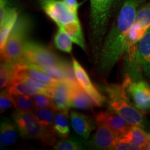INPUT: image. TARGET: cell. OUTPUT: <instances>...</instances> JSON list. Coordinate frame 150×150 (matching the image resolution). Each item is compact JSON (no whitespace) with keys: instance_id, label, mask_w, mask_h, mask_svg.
I'll use <instances>...</instances> for the list:
<instances>
[{"instance_id":"6da1fadb","label":"cell","mask_w":150,"mask_h":150,"mask_svg":"<svg viewBox=\"0 0 150 150\" xmlns=\"http://www.w3.org/2000/svg\"><path fill=\"white\" fill-rule=\"evenodd\" d=\"M138 6L136 0L123 4L117 20L110 29L98 56V69L103 75L109 74L125 54L127 35L134 23Z\"/></svg>"},{"instance_id":"7a4b0ae2","label":"cell","mask_w":150,"mask_h":150,"mask_svg":"<svg viewBox=\"0 0 150 150\" xmlns=\"http://www.w3.org/2000/svg\"><path fill=\"white\" fill-rule=\"evenodd\" d=\"M104 89L108 97L109 109L122 117L131 126L147 128V122L145 116L129 100L123 84H109L104 86Z\"/></svg>"},{"instance_id":"3957f363","label":"cell","mask_w":150,"mask_h":150,"mask_svg":"<svg viewBox=\"0 0 150 150\" xmlns=\"http://www.w3.org/2000/svg\"><path fill=\"white\" fill-rule=\"evenodd\" d=\"M116 1L117 0H91V44L97 59Z\"/></svg>"},{"instance_id":"277c9868","label":"cell","mask_w":150,"mask_h":150,"mask_svg":"<svg viewBox=\"0 0 150 150\" xmlns=\"http://www.w3.org/2000/svg\"><path fill=\"white\" fill-rule=\"evenodd\" d=\"M31 27V20L29 18L25 16L18 17L4 47L1 50V58L4 61L10 62L14 65L21 64L24 47L28 40Z\"/></svg>"},{"instance_id":"5b68a950","label":"cell","mask_w":150,"mask_h":150,"mask_svg":"<svg viewBox=\"0 0 150 150\" xmlns=\"http://www.w3.org/2000/svg\"><path fill=\"white\" fill-rule=\"evenodd\" d=\"M12 117L19 132L24 138L38 140L50 146H54L57 142V136L54 129L43 126L33 112L16 109L12 114Z\"/></svg>"},{"instance_id":"8992f818","label":"cell","mask_w":150,"mask_h":150,"mask_svg":"<svg viewBox=\"0 0 150 150\" xmlns=\"http://www.w3.org/2000/svg\"><path fill=\"white\" fill-rule=\"evenodd\" d=\"M65 62V60L60 57L51 49L35 41L27 40L24 47L21 64L27 63L37 65L63 66Z\"/></svg>"},{"instance_id":"52a82bcc","label":"cell","mask_w":150,"mask_h":150,"mask_svg":"<svg viewBox=\"0 0 150 150\" xmlns=\"http://www.w3.org/2000/svg\"><path fill=\"white\" fill-rule=\"evenodd\" d=\"M41 8L58 26L79 21L77 13L71 10L62 0H39Z\"/></svg>"},{"instance_id":"ba28073f","label":"cell","mask_w":150,"mask_h":150,"mask_svg":"<svg viewBox=\"0 0 150 150\" xmlns=\"http://www.w3.org/2000/svg\"><path fill=\"white\" fill-rule=\"evenodd\" d=\"M122 84L138 109L142 111L150 109V85L147 82L142 79L131 81L125 76Z\"/></svg>"},{"instance_id":"9c48e42d","label":"cell","mask_w":150,"mask_h":150,"mask_svg":"<svg viewBox=\"0 0 150 150\" xmlns=\"http://www.w3.org/2000/svg\"><path fill=\"white\" fill-rule=\"evenodd\" d=\"M149 28L150 4L142 7L136 13L134 23L127 35V46L136 45Z\"/></svg>"},{"instance_id":"30bf717a","label":"cell","mask_w":150,"mask_h":150,"mask_svg":"<svg viewBox=\"0 0 150 150\" xmlns=\"http://www.w3.org/2000/svg\"><path fill=\"white\" fill-rule=\"evenodd\" d=\"M74 70L80 86L91 96L96 103L97 106H102L107 102L106 97L100 93L92 83L88 74L75 59H72Z\"/></svg>"},{"instance_id":"8fae6325","label":"cell","mask_w":150,"mask_h":150,"mask_svg":"<svg viewBox=\"0 0 150 150\" xmlns=\"http://www.w3.org/2000/svg\"><path fill=\"white\" fill-rule=\"evenodd\" d=\"M94 117L97 124L105 125L119 136L126 134L131 127L122 117L109 108L106 111L97 112Z\"/></svg>"},{"instance_id":"7c38bea8","label":"cell","mask_w":150,"mask_h":150,"mask_svg":"<svg viewBox=\"0 0 150 150\" xmlns=\"http://www.w3.org/2000/svg\"><path fill=\"white\" fill-rule=\"evenodd\" d=\"M97 125V130L87 145L96 149H113L120 136L105 125Z\"/></svg>"},{"instance_id":"4fadbf2b","label":"cell","mask_w":150,"mask_h":150,"mask_svg":"<svg viewBox=\"0 0 150 150\" xmlns=\"http://www.w3.org/2000/svg\"><path fill=\"white\" fill-rule=\"evenodd\" d=\"M71 125L74 132L84 140H87L95 129L97 122L88 115L78 112H70Z\"/></svg>"},{"instance_id":"5bb4252c","label":"cell","mask_w":150,"mask_h":150,"mask_svg":"<svg viewBox=\"0 0 150 150\" xmlns=\"http://www.w3.org/2000/svg\"><path fill=\"white\" fill-rule=\"evenodd\" d=\"M72 86L65 80H60L54 85L52 99L56 110H68Z\"/></svg>"},{"instance_id":"9a60e30c","label":"cell","mask_w":150,"mask_h":150,"mask_svg":"<svg viewBox=\"0 0 150 150\" xmlns=\"http://www.w3.org/2000/svg\"><path fill=\"white\" fill-rule=\"evenodd\" d=\"M136 59L150 81V28L136 45Z\"/></svg>"},{"instance_id":"2e32d148","label":"cell","mask_w":150,"mask_h":150,"mask_svg":"<svg viewBox=\"0 0 150 150\" xmlns=\"http://www.w3.org/2000/svg\"><path fill=\"white\" fill-rule=\"evenodd\" d=\"M97 106L93 99L80 85L72 86L70 107L82 110H93Z\"/></svg>"},{"instance_id":"e0dca14e","label":"cell","mask_w":150,"mask_h":150,"mask_svg":"<svg viewBox=\"0 0 150 150\" xmlns=\"http://www.w3.org/2000/svg\"><path fill=\"white\" fill-rule=\"evenodd\" d=\"M138 126H131L125 134L120 136L121 139L136 146L138 149H145L150 140V133Z\"/></svg>"},{"instance_id":"ac0fdd59","label":"cell","mask_w":150,"mask_h":150,"mask_svg":"<svg viewBox=\"0 0 150 150\" xmlns=\"http://www.w3.org/2000/svg\"><path fill=\"white\" fill-rule=\"evenodd\" d=\"M19 17V13L16 8H10L6 13L2 20H0V49L2 50L4 47L8 38L10 35Z\"/></svg>"},{"instance_id":"d6986e66","label":"cell","mask_w":150,"mask_h":150,"mask_svg":"<svg viewBox=\"0 0 150 150\" xmlns=\"http://www.w3.org/2000/svg\"><path fill=\"white\" fill-rule=\"evenodd\" d=\"M18 129L16 123L10 120L4 119L0 127V141L4 145L9 146L16 143L18 138Z\"/></svg>"},{"instance_id":"ffe728a7","label":"cell","mask_w":150,"mask_h":150,"mask_svg":"<svg viewBox=\"0 0 150 150\" xmlns=\"http://www.w3.org/2000/svg\"><path fill=\"white\" fill-rule=\"evenodd\" d=\"M53 129L56 136L59 138H66L68 137L70 131L68 120V110H56Z\"/></svg>"},{"instance_id":"44dd1931","label":"cell","mask_w":150,"mask_h":150,"mask_svg":"<svg viewBox=\"0 0 150 150\" xmlns=\"http://www.w3.org/2000/svg\"><path fill=\"white\" fill-rule=\"evenodd\" d=\"M59 27L64 30L72 39L73 42L76 43L77 45L83 49L84 51H86V42L79 20L65 24V25L59 26Z\"/></svg>"},{"instance_id":"7402d4cb","label":"cell","mask_w":150,"mask_h":150,"mask_svg":"<svg viewBox=\"0 0 150 150\" xmlns=\"http://www.w3.org/2000/svg\"><path fill=\"white\" fill-rule=\"evenodd\" d=\"M7 90L11 95H27L33 96L38 93H41L40 91L33 88L23 81L16 78H13L12 82L7 88Z\"/></svg>"},{"instance_id":"603a6c76","label":"cell","mask_w":150,"mask_h":150,"mask_svg":"<svg viewBox=\"0 0 150 150\" xmlns=\"http://www.w3.org/2000/svg\"><path fill=\"white\" fill-rule=\"evenodd\" d=\"M54 45L62 52L71 53L72 50V40L67 33L61 28L59 27L54 38Z\"/></svg>"},{"instance_id":"cb8c5ba5","label":"cell","mask_w":150,"mask_h":150,"mask_svg":"<svg viewBox=\"0 0 150 150\" xmlns=\"http://www.w3.org/2000/svg\"><path fill=\"white\" fill-rule=\"evenodd\" d=\"M15 66L10 62L4 61L0 65V88L5 89L10 85L15 75Z\"/></svg>"},{"instance_id":"d4e9b609","label":"cell","mask_w":150,"mask_h":150,"mask_svg":"<svg viewBox=\"0 0 150 150\" xmlns=\"http://www.w3.org/2000/svg\"><path fill=\"white\" fill-rule=\"evenodd\" d=\"M56 110V109L54 108H40L35 107L33 110V113L45 127L53 129Z\"/></svg>"},{"instance_id":"484cf974","label":"cell","mask_w":150,"mask_h":150,"mask_svg":"<svg viewBox=\"0 0 150 150\" xmlns=\"http://www.w3.org/2000/svg\"><path fill=\"white\" fill-rule=\"evenodd\" d=\"M14 106L16 109L27 112H33L35 108V105L33 97L27 95H12Z\"/></svg>"},{"instance_id":"4316f807","label":"cell","mask_w":150,"mask_h":150,"mask_svg":"<svg viewBox=\"0 0 150 150\" xmlns=\"http://www.w3.org/2000/svg\"><path fill=\"white\" fill-rule=\"evenodd\" d=\"M83 147V142L74 138H62L54 146V149L57 150H79Z\"/></svg>"},{"instance_id":"83f0119b","label":"cell","mask_w":150,"mask_h":150,"mask_svg":"<svg viewBox=\"0 0 150 150\" xmlns=\"http://www.w3.org/2000/svg\"><path fill=\"white\" fill-rule=\"evenodd\" d=\"M22 68H23V70L24 72L29 74L30 76H31V77L36 79L38 80H40L41 81L45 82V83H47L49 84H51V85L54 86L59 81H60L52 77L50 75L41 72L40 70H36V69H33L31 68V67H27L24 66H22Z\"/></svg>"},{"instance_id":"f1b7e54d","label":"cell","mask_w":150,"mask_h":150,"mask_svg":"<svg viewBox=\"0 0 150 150\" xmlns=\"http://www.w3.org/2000/svg\"><path fill=\"white\" fill-rule=\"evenodd\" d=\"M33 99L35 105V107L40 108H54V109H56L52 97L48 96V95L42 93H38L36 95H33Z\"/></svg>"},{"instance_id":"f546056e","label":"cell","mask_w":150,"mask_h":150,"mask_svg":"<svg viewBox=\"0 0 150 150\" xmlns=\"http://www.w3.org/2000/svg\"><path fill=\"white\" fill-rule=\"evenodd\" d=\"M13 105L14 106L12 95L9 93L7 88L3 89V91L1 92V95H0V110H1V112H4L5 110L8 109Z\"/></svg>"},{"instance_id":"4dcf8cb0","label":"cell","mask_w":150,"mask_h":150,"mask_svg":"<svg viewBox=\"0 0 150 150\" xmlns=\"http://www.w3.org/2000/svg\"><path fill=\"white\" fill-rule=\"evenodd\" d=\"M113 149H120V150H133V149H138L136 146L133 145L132 144L125 141L122 139H121L120 137H119L117 142H116L115 147Z\"/></svg>"},{"instance_id":"1f68e13d","label":"cell","mask_w":150,"mask_h":150,"mask_svg":"<svg viewBox=\"0 0 150 150\" xmlns=\"http://www.w3.org/2000/svg\"><path fill=\"white\" fill-rule=\"evenodd\" d=\"M63 1L71 10L77 13L79 7L80 6V4L78 2L77 0H63Z\"/></svg>"},{"instance_id":"d6a6232c","label":"cell","mask_w":150,"mask_h":150,"mask_svg":"<svg viewBox=\"0 0 150 150\" xmlns=\"http://www.w3.org/2000/svg\"><path fill=\"white\" fill-rule=\"evenodd\" d=\"M146 1V0H136L137 1V4H138V6H140L142 5V4H143L145 1Z\"/></svg>"},{"instance_id":"836d02e7","label":"cell","mask_w":150,"mask_h":150,"mask_svg":"<svg viewBox=\"0 0 150 150\" xmlns=\"http://www.w3.org/2000/svg\"><path fill=\"white\" fill-rule=\"evenodd\" d=\"M145 149H148V150H150V140H149V142H148V144H147V147H146V148H145Z\"/></svg>"}]
</instances>
